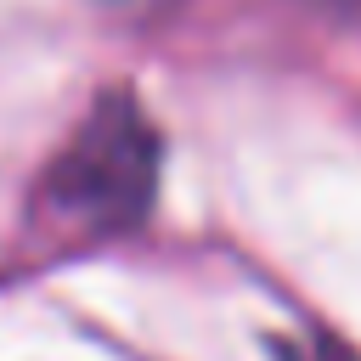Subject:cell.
<instances>
[{
  "label": "cell",
  "mask_w": 361,
  "mask_h": 361,
  "mask_svg": "<svg viewBox=\"0 0 361 361\" xmlns=\"http://www.w3.org/2000/svg\"><path fill=\"white\" fill-rule=\"evenodd\" d=\"M158 158L164 147L147 107L130 90H107L56 152L45 203L79 231H130L158 197Z\"/></svg>",
  "instance_id": "1"
},
{
  "label": "cell",
  "mask_w": 361,
  "mask_h": 361,
  "mask_svg": "<svg viewBox=\"0 0 361 361\" xmlns=\"http://www.w3.org/2000/svg\"><path fill=\"white\" fill-rule=\"evenodd\" d=\"M305 6L333 11V17H344V23H361V0H305Z\"/></svg>",
  "instance_id": "3"
},
{
  "label": "cell",
  "mask_w": 361,
  "mask_h": 361,
  "mask_svg": "<svg viewBox=\"0 0 361 361\" xmlns=\"http://www.w3.org/2000/svg\"><path fill=\"white\" fill-rule=\"evenodd\" d=\"M276 361H355V355L316 333V338H282L276 344Z\"/></svg>",
  "instance_id": "2"
}]
</instances>
